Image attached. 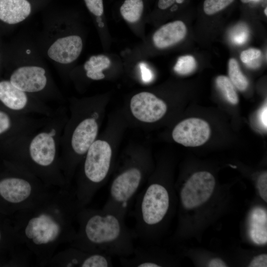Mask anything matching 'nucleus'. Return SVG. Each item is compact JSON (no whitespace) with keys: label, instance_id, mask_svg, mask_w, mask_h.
<instances>
[{"label":"nucleus","instance_id":"nucleus-1","mask_svg":"<svg viewBox=\"0 0 267 267\" xmlns=\"http://www.w3.org/2000/svg\"><path fill=\"white\" fill-rule=\"evenodd\" d=\"M80 209L73 189L52 188L15 213L16 232L39 265L47 266L60 246L73 240Z\"/></svg>","mask_w":267,"mask_h":267},{"label":"nucleus","instance_id":"nucleus-2","mask_svg":"<svg viewBox=\"0 0 267 267\" xmlns=\"http://www.w3.org/2000/svg\"><path fill=\"white\" fill-rule=\"evenodd\" d=\"M62 105L38 130L12 136L9 150L14 163L52 188L70 189L60 165L61 138L67 120Z\"/></svg>","mask_w":267,"mask_h":267},{"label":"nucleus","instance_id":"nucleus-3","mask_svg":"<svg viewBox=\"0 0 267 267\" xmlns=\"http://www.w3.org/2000/svg\"><path fill=\"white\" fill-rule=\"evenodd\" d=\"M124 218L113 212L87 206L77 214L78 227L69 244L90 252L118 257L131 255L135 235L126 225Z\"/></svg>","mask_w":267,"mask_h":267},{"label":"nucleus","instance_id":"nucleus-4","mask_svg":"<svg viewBox=\"0 0 267 267\" xmlns=\"http://www.w3.org/2000/svg\"><path fill=\"white\" fill-rule=\"evenodd\" d=\"M80 162L81 167L73 191L81 208L88 206L110 173L112 162L110 145L106 141L95 140Z\"/></svg>","mask_w":267,"mask_h":267},{"label":"nucleus","instance_id":"nucleus-5","mask_svg":"<svg viewBox=\"0 0 267 267\" xmlns=\"http://www.w3.org/2000/svg\"><path fill=\"white\" fill-rule=\"evenodd\" d=\"M9 81L17 88L44 102L52 100L62 103V96L54 89L43 67L20 66L12 72Z\"/></svg>","mask_w":267,"mask_h":267},{"label":"nucleus","instance_id":"nucleus-6","mask_svg":"<svg viewBox=\"0 0 267 267\" xmlns=\"http://www.w3.org/2000/svg\"><path fill=\"white\" fill-rule=\"evenodd\" d=\"M215 179L210 173L197 172L187 180L180 191V199L185 209L196 208L205 203L212 195Z\"/></svg>","mask_w":267,"mask_h":267},{"label":"nucleus","instance_id":"nucleus-7","mask_svg":"<svg viewBox=\"0 0 267 267\" xmlns=\"http://www.w3.org/2000/svg\"><path fill=\"white\" fill-rule=\"evenodd\" d=\"M113 265L111 256L87 252L69 246L56 252L47 266L64 267H109Z\"/></svg>","mask_w":267,"mask_h":267},{"label":"nucleus","instance_id":"nucleus-8","mask_svg":"<svg viewBox=\"0 0 267 267\" xmlns=\"http://www.w3.org/2000/svg\"><path fill=\"white\" fill-rule=\"evenodd\" d=\"M209 124L199 118H191L179 122L174 129V140L185 146L196 147L204 144L209 138Z\"/></svg>","mask_w":267,"mask_h":267},{"label":"nucleus","instance_id":"nucleus-9","mask_svg":"<svg viewBox=\"0 0 267 267\" xmlns=\"http://www.w3.org/2000/svg\"><path fill=\"white\" fill-rule=\"evenodd\" d=\"M133 115L138 120L152 123L162 118L167 111V105L152 93L143 91L133 96L130 102Z\"/></svg>","mask_w":267,"mask_h":267},{"label":"nucleus","instance_id":"nucleus-10","mask_svg":"<svg viewBox=\"0 0 267 267\" xmlns=\"http://www.w3.org/2000/svg\"><path fill=\"white\" fill-rule=\"evenodd\" d=\"M83 49V42L78 35L60 38L51 44L47 50L48 57L62 64H68L75 61Z\"/></svg>","mask_w":267,"mask_h":267},{"label":"nucleus","instance_id":"nucleus-11","mask_svg":"<svg viewBox=\"0 0 267 267\" xmlns=\"http://www.w3.org/2000/svg\"><path fill=\"white\" fill-rule=\"evenodd\" d=\"M186 27L180 20L168 23L159 28L153 34L154 44L159 48L172 46L181 41L186 34Z\"/></svg>","mask_w":267,"mask_h":267},{"label":"nucleus","instance_id":"nucleus-12","mask_svg":"<svg viewBox=\"0 0 267 267\" xmlns=\"http://www.w3.org/2000/svg\"><path fill=\"white\" fill-rule=\"evenodd\" d=\"M31 12V6L27 0H0V20L7 24L22 22Z\"/></svg>","mask_w":267,"mask_h":267},{"label":"nucleus","instance_id":"nucleus-13","mask_svg":"<svg viewBox=\"0 0 267 267\" xmlns=\"http://www.w3.org/2000/svg\"><path fill=\"white\" fill-rule=\"evenodd\" d=\"M249 236L256 244L264 245L267 242V211L256 207L251 212L249 219Z\"/></svg>","mask_w":267,"mask_h":267},{"label":"nucleus","instance_id":"nucleus-14","mask_svg":"<svg viewBox=\"0 0 267 267\" xmlns=\"http://www.w3.org/2000/svg\"><path fill=\"white\" fill-rule=\"evenodd\" d=\"M111 64L110 59L104 55L91 56L87 60L84 68L87 77L93 80H100L105 77L103 71L108 68Z\"/></svg>","mask_w":267,"mask_h":267},{"label":"nucleus","instance_id":"nucleus-15","mask_svg":"<svg viewBox=\"0 0 267 267\" xmlns=\"http://www.w3.org/2000/svg\"><path fill=\"white\" fill-rule=\"evenodd\" d=\"M143 6L142 0H125L120 7V13L127 21L135 23L140 18Z\"/></svg>","mask_w":267,"mask_h":267},{"label":"nucleus","instance_id":"nucleus-16","mask_svg":"<svg viewBox=\"0 0 267 267\" xmlns=\"http://www.w3.org/2000/svg\"><path fill=\"white\" fill-rule=\"evenodd\" d=\"M229 79L238 89L244 91L247 88L249 83L246 77L240 70L239 64L234 58H230L228 61Z\"/></svg>","mask_w":267,"mask_h":267},{"label":"nucleus","instance_id":"nucleus-17","mask_svg":"<svg viewBox=\"0 0 267 267\" xmlns=\"http://www.w3.org/2000/svg\"><path fill=\"white\" fill-rule=\"evenodd\" d=\"M217 87L222 92L226 100L232 104L238 102V97L234 86L226 76L221 75L216 80Z\"/></svg>","mask_w":267,"mask_h":267},{"label":"nucleus","instance_id":"nucleus-18","mask_svg":"<svg viewBox=\"0 0 267 267\" xmlns=\"http://www.w3.org/2000/svg\"><path fill=\"white\" fill-rule=\"evenodd\" d=\"M196 62L191 55H184L179 57L174 67V71L180 75H187L192 73L195 69Z\"/></svg>","mask_w":267,"mask_h":267},{"label":"nucleus","instance_id":"nucleus-19","mask_svg":"<svg viewBox=\"0 0 267 267\" xmlns=\"http://www.w3.org/2000/svg\"><path fill=\"white\" fill-rule=\"evenodd\" d=\"M234 0H205L203 4L204 12L209 15L223 9Z\"/></svg>","mask_w":267,"mask_h":267},{"label":"nucleus","instance_id":"nucleus-20","mask_svg":"<svg viewBox=\"0 0 267 267\" xmlns=\"http://www.w3.org/2000/svg\"><path fill=\"white\" fill-rule=\"evenodd\" d=\"M249 34L247 27L243 24H240L233 28L231 31L230 37L234 44L240 45L246 42Z\"/></svg>","mask_w":267,"mask_h":267},{"label":"nucleus","instance_id":"nucleus-21","mask_svg":"<svg viewBox=\"0 0 267 267\" xmlns=\"http://www.w3.org/2000/svg\"><path fill=\"white\" fill-rule=\"evenodd\" d=\"M262 52L259 49L251 48L243 50L240 54V59L244 63L248 64L257 59L261 55Z\"/></svg>","mask_w":267,"mask_h":267},{"label":"nucleus","instance_id":"nucleus-22","mask_svg":"<svg viewBox=\"0 0 267 267\" xmlns=\"http://www.w3.org/2000/svg\"><path fill=\"white\" fill-rule=\"evenodd\" d=\"M86 4L92 14L96 16H100L103 13L102 0H84Z\"/></svg>","mask_w":267,"mask_h":267},{"label":"nucleus","instance_id":"nucleus-23","mask_svg":"<svg viewBox=\"0 0 267 267\" xmlns=\"http://www.w3.org/2000/svg\"><path fill=\"white\" fill-rule=\"evenodd\" d=\"M257 188L261 198L267 202V174L264 172L258 178Z\"/></svg>","mask_w":267,"mask_h":267},{"label":"nucleus","instance_id":"nucleus-24","mask_svg":"<svg viewBox=\"0 0 267 267\" xmlns=\"http://www.w3.org/2000/svg\"><path fill=\"white\" fill-rule=\"evenodd\" d=\"M248 267H267V255L266 254L259 255L252 260Z\"/></svg>","mask_w":267,"mask_h":267},{"label":"nucleus","instance_id":"nucleus-25","mask_svg":"<svg viewBox=\"0 0 267 267\" xmlns=\"http://www.w3.org/2000/svg\"><path fill=\"white\" fill-rule=\"evenodd\" d=\"M140 68L142 80L146 83L150 82L153 78V74L151 70L143 63L140 64Z\"/></svg>","mask_w":267,"mask_h":267},{"label":"nucleus","instance_id":"nucleus-26","mask_svg":"<svg viewBox=\"0 0 267 267\" xmlns=\"http://www.w3.org/2000/svg\"><path fill=\"white\" fill-rule=\"evenodd\" d=\"M267 107L266 104L262 108L259 113V120L261 126L264 128L267 129Z\"/></svg>","mask_w":267,"mask_h":267},{"label":"nucleus","instance_id":"nucleus-27","mask_svg":"<svg viewBox=\"0 0 267 267\" xmlns=\"http://www.w3.org/2000/svg\"><path fill=\"white\" fill-rule=\"evenodd\" d=\"M184 0H159L158 6L161 9H165L172 5L175 1L181 3Z\"/></svg>","mask_w":267,"mask_h":267},{"label":"nucleus","instance_id":"nucleus-28","mask_svg":"<svg viewBox=\"0 0 267 267\" xmlns=\"http://www.w3.org/2000/svg\"><path fill=\"white\" fill-rule=\"evenodd\" d=\"M210 267H227L224 262L220 258H214L210 261L208 264Z\"/></svg>","mask_w":267,"mask_h":267},{"label":"nucleus","instance_id":"nucleus-29","mask_svg":"<svg viewBox=\"0 0 267 267\" xmlns=\"http://www.w3.org/2000/svg\"><path fill=\"white\" fill-rule=\"evenodd\" d=\"M3 238V232L1 229L0 227V243L1 242Z\"/></svg>","mask_w":267,"mask_h":267},{"label":"nucleus","instance_id":"nucleus-30","mask_svg":"<svg viewBox=\"0 0 267 267\" xmlns=\"http://www.w3.org/2000/svg\"><path fill=\"white\" fill-rule=\"evenodd\" d=\"M267 8L266 7V8L265 9V10H264V12H265V13L266 15H267Z\"/></svg>","mask_w":267,"mask_h":267},{"label":"nucleus","instance_id":"nucleus-31","mask_svg":"<svg viewBox=\"0 0 267 267\" xmlns=\"http://www.w3.org/2000/svg\"><path fill=\"white\" fill-rule=\"evenodd\" d=\"M259 0H255V1H258Z\"/></svg>","mask_w":267,"mask_h":267}]
</instances>
